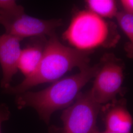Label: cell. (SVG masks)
I'll use <instances>...</instances> for the list:
<instances>
[{"instance_id": "277c9868", "label": "cell", "mask_w": 133, "mask_h": 133, "mask_svg": "<svg viewBox=\"0 0 133 133\" xmlns=\"http://www.w3.org/2000/svg\"><path fill=\"white\" fill-rule=\"evenodd\" d=\"M99 64L89 91L94 100L103 106L117 100L123 83L124 69L122 61L111 53L104 55Z\"/></svg>"}, {"instance_id": "8fae6325", "label": "cell", "mask_w": 133, "mask_h": 133, "mask_svg": "<svg viewBox=\"0 0 133 133\" xmlns=\"http://www.w3.org/2000/svg\"><path fill=\"white\" fill-rule=\"evenodd\" d=\"M115 18L120 29L129 41L126 45L125 50L129 57H133V14L123 11H118Z\"/></svg>"}, {"instance_id": "5bb4252c", "label": "cell", "mask_w": 133, "mask_h": 133, "mask_svg": "<svg viewBox=\"0 0 133 133\" xmlns=\"http://www.w3.org/2000/svg\"><path fill=\"white\" fill-rule=\"evenodd\" d=\"M120 4L123 8V11L133 14V0H121Z\"/></svg>"}, {"instance_id": "3957f363", "label": "cell", "mask_w": 133, "mask_h": 133, "mask_svg": "<svg viewBox=\"0 0 133 133\" xmlns=\"http://www.w3.org/2000/svg\"><path fill=\"white\" fill-rule=\"evenodd\" d=\"M63 38L72 48L91 52L98 48L114 47L120 36L113 22L86 10L73 15Z\"/></svg>"}, {"instance_id": "52a82bcc", "label": "cell", "mask_w": 133, "mask_h": 133, "mask_svg": "<svg viewBox=\"0 0 133 133\" xmlns=\"http://www.w3.org/2000/svg\"><path fill=\"white\" fill-rule=\"evenodd\" d=\"M22 41L7 34L0 35V64L3 72L0 86L4 90L11 86L14 76L18 71Z\"/></svg>"}, {"instance_id": "7a4b0ae2", "label": "cell", "mask_w": 133, "mask_h": 133, "mask_svg": "<svg viewBox=\"0 0 133 133\" xmlns=\"http://www.w3.org/2000/svg\"><path fill=\"white\" fill-rule=\"evenodd\" d=\"M49 37L36 71L18 85L10 86L4 90L5 93L18 95L39 84L58 81L75 68L81 69L89 65V54L91 52L81 51L64 45L55 33Z\"/></svg>"}, {"instance_id": "6da1fadb", "label": "cell", "mask_w": 133, "mask_h": 133, "mask_svg": "<svg viewBox=\"0 0 133 133\" xmlns=\"http://www.w3.org/2000/svg\"><path fill=\"white\" fill-rule=\"evenodd\" d=\"M99 68V63L93 66L88 65L81 68L77 74L63 77L43 90L16 95L17 107L33 108L40 119L48 124L55 111L65 109L74 103L83 87L95 77Z\"/></svg>"}, {"instance_id": "7c38bea8", "label": "cell", "mask_w": 133, "mask_h": 133, "mask_svg": "<svg viewBox=\"0 0 133 133\" xmlns=\"http://www.w3.org/2000/svg\"><path fill=\"white\" fill-rule=\"evenodd\" d=\"M21 5H18L14 0H0V10L4 11H16L24 10Z\"/></svg>"}, {"instance_id": "4fadbf2b", "label": "cell", "mask_w": 133, "mask_h": 133, "mask_svg": "<svg viewBox=\"0 0 133 133\" xmlns=\"http://www.w3.org/2000/svg\"><path fill=\"white\" fill-rule=\"evenodd\" d=\"M10 115L11 112L9 107L4 103H0V133H1L2 124L10 119Z\"/></svg>"}, {"instance_id": "8992f818", "label": "cell", "mask_w": 133, "mask_h": 133, "mask_svg": "<svg viewBox=\"0 0 133 133\" xmlns=\"http://www.w3.org/2000/svg\"><path fill=\"white\" fill-rule=\"evenodd\" d=\"M102 106L98 104L90 91L81 92L74 103L64 110L63 127L60 133H93Z\"/></svg>"}, {"instance_id": "9a60e30c", "label": "cell", "mask_w": 133, "mask_h": 133, "mask_svg": "<svg viewBox=\"0 0 133 133\" xmlns=\"http://www.w3.org/2000/svg\"><path fill=\"white\" fill-rule=\"evenodd\" d=\"M93 133H115V132H111V131H109L108 130H105V131H103V132H101L100 131L98 130V129L97 128L95 131L93 132Z\"/></svg>"}, {"instance_id": "2e32d148", "label": "cell", "mask_w": 133, "mask_h": 133, "mask_svg": "<svg viewBox=\"0 0 133 133\" xmlns=\"http://www.w3.org/2000/svg\"><path fill=\"white\" fill-rule=\"evenodd\" d=\"M50 133H55V131L52 128L51 130V131L50 132Z\"/></svg>"}, {"instance_id": "5b68a950", "label": "cell", "mask_w": 133, "mask_h": 133, "mask_svg": "<svg viewBox=\"0 0 133 133\" xmlns=\"http://www.w3.org/2000/svg\"><path fill=\"white\" fill-rule=\"evenodd\" d=\"M61 19L44 20L31 16L24 10L4 11L0 10V24L5 33L23 40L26 38L46 36L55 33V30L62 25Z\"/></svg>"}, {"instance_id": "9c48e42d", "label": "cell", "mask_w": 133, "mask_h": 133, "mask_svg": "<svg viewBox=\"0 0 133 133\" xmlns=\"http://www.w3.org/2000/svg\"><path fill=\"white\" fill-rule=\"evenodd\" d=\"M45 38L44 36L32 38L31 42L21 49L18 69L25 78L31 76L38 68L47 41Z\"/></svg>"}, {"instance_id": "30bf717a", "label": "cell", "mask_w": 133, "mask_h": 133, "mask_svg": "<svg viewBox=\"0 0 133 133\" xmlns=\"http://www.w3.org/2000/svg\"><path fill=\"white\" fill-rule=\"evenodd\" d=\"M87 10L103 18H112L118 12L117 3L114 0H87Z\"/></svg>"}, {"instance_id": "ba28073f", "label": "cell", "mask_w": 133, "mask_h": 133, "mask_svg": "<svg viewBox=\"0 0 133 133\" xmlns=\"http://www.w3.org/2000/svg\"><path fill=\"white\" fill-rule=\"evenodd\" d=\"M105 109L106 130L117 133H131L133 118L124 100H116L107 104Z\"/></svg>"}]
</instances>
